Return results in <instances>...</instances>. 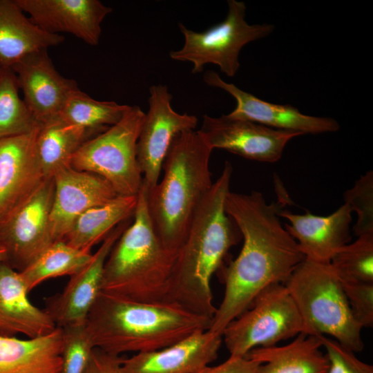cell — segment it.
<instances>
[{
	"instance_id": "6da1fadb",
	"label": "cell",
	"mask_w": 373,
	"mask_h": 373,
	"mask_svg": "<svg viewBox=\"0 0 373 373\" xmlns=\"http://www.w3.org/2000/svg\"><path fill=\"white\" fill-rule=\"evenodd\" d=\"M279 202L268 203L256 191H229L225 210L238 228L243 245L224 271V292L209 330L222 334L227 325L250 307L256 297L274 284H285L305 259L282 225Z\"/></svg>"
},
{
	"instance_id": "7a4b0ae2",
	"label": "cell",
	"mask_w": 373,
	"mask_h": 373,
	"mask_svg": "<svg viewBox=\"0 0 373 373\" xmlns=\"http://www.w3.org/2000/svg\"><path fill=\"white\" fill-rule=\"evenodd\" d=\"M227 161L198 207L172 267L166 300L213 318L211 280L229 249L242 237L225 210L232 175Z\"/></svg>"
},
{
	"instance_id": "3957f363",
	"label": "cell",
	"mask_w": 373,
	"mask_h": 373,
	"mask_svg": "<svg viewBox=\"0 0 373 373\" xmlns=\"http://www.w3.org/2000/svg\"><path fill=\"white\" fill-rule=\"evenodd\" d=\"M211 320L172 301L140 302L101 291L86 324L95 347L120 356L162 349L209 329Z\"/></svg>"
},
{
	"instance_id": "277c9868",
	"label": "cell",
	"mask_w": 373,
	"mask_h": 373,
	"mask_svg": "<svg viewBox=\"0 0 373 373\" xmlns=\"http://www.w3.org/2000/svg\"><path fill=\"white\" fill-rule=\"evenodd\" d=\"M212 151L199 130L180 133L163 162L162 179L146 190L154 231L164 248L175 256L198 207L212 186Z\"/></svg>"
},
{
	"instance_id": "5b68a950",
	"label": "cell",
	"mask_w": 373,
	"mask_h": 373,
	"mask_svg": "<svg viewBox=\"0 0 373 373\" xmlns=\"http://www.w3.org/2000/svg\"><path fill=\"white\" fill-rule=\"evenodd\" d=\"M142 180L133 222L112 247L104 265L102 291L140 302L166 300L175 256L158 239L149 214Z\"/></svg>"
},
{
	"instance_id": "8992f818",
	"label": "cell",
	"mask_w": 373,
	"mask_h": 373,
	"mask_svg": "<svg viewBox=\"0 0 373 373\" xmlns=\"http://www.w3.org/2000/svg\"><path fill=\"white\" fill-rule=\"evenodd\" d=\"M284 285L299 312L305 334L328 336L354 353L363 350V328L330 263L305 258Z\"/></svg>"
},
{
	"instance_id": "52a82bcc",
	"label": "cell",
	"mask_w": 373,
	"mask_h": 373,
	"mask_svg": "<svg viewBox=\"0 0 373 373\" xmlns=\"http://www.w3.org/2000/svg\"><path fill=\"white\" fill-rule=\"evenodd\" d=\"M144 115L140 106H131L117 123L82 143L71 166L103 178L118 195H137L143 177L137 142Z\"/></svg>"
},
{
	"instance_id": "ba28073f",
	"label": "cell",
	"mask_w": 373,
	"mask_h": 373,
	"mask_svg": "<svg viewBox=\"0 0 373 373\" xmlns=\"http://www.w3.org/2000/svg\"><path fill=\"white\" fill-rule=\"evenodd\" d=\"M227 3L224 20L204 31L195 32L179 23L184 42L180 49L170 51L171 59L191 63L193 74L202 73L207 64H211L217 65L227 76L233 77L240 68L239 55L243 46L268 36L274 26L250 25L245 21L244 2L229 0Z\"/></svg>"
},
{
	"instance_id": "9c48e42d",
	"label": "cell",
	"mask_w": 373,
	"mask_h": 373,
	"mask_svg": "<svg viewBox=\"0 0 373 373\" xmlns=\"http://www.w3.org/2000/svg\"><path fill=\"white\" fill-rule=\"evenodd\" d=\"M302 333L305 328L291 296L283 284H274L230 322L222 336L231 356H245L254 348L276 345Z\"/></svg>"
},
{
	"instance_id": "30bf717a",
	"label": "cell",
	"mask_w": 373,
	"mask_h": 373,
	"mask_svg": "<svg viewBox=\"0 0 373 373\" xmlns=\"http://www.w3.org/2000/svg\"><path fill=\"white\" fill-rule=\"evenodd\" d=\"M54 193L53 178H45L0 224V245L6 250V262L18 271L56 242L50 222Z\"/></svg>"
},
{
	"instance_id": "8fae6325",
	"label": "cell",
	"mask_w": 373,
	"mask_h": 373,
	"mask_svg": "<svg viewBox=\"0 0 373 373\" xmlns=\"http://www.w3.org/2000/svg\"><path fill=\"white\" fill-rule=\"evenodd\" d=\"M171 101L166 86L150 87L149 110L137 142V159L149 189L159 182L163 162L175 138L183 132L195 130L198 124L195 115L176 112Z\"/></svg>"
},
{
	"instance_id": "7c38bea8",
	"label": "cell",
	"mask_w": 373,
	"mask_h": 373,
	"mask_svg": "<svg viewBox=\"0 0 373 373\" xmlns=\"http://www.w3.org/2000/svg\"><path fill=\"white\" fill-rule=\"evenodd\" d=\"M199 131L209 146L262 162L278 161L285 146L299 132L281 130L228 115H204Z\"/></svg>"
},
{
	"instance_id": "4fadbf2b",
	"label": "cell",
	"mask_w": 373,
	"mask_h": 373,
	"mask_svg": "<svg viewBox=\"0 0 373 373\" xmlns=\"http://www.w3.org/2000/svg\"><path fill=\"white\" fill-rule=\"evenodd\" d=\"M11 68L23 99L39 124L57 117L70 95L79 90L75 80L56 70L47 50L26 55Z\"/></svg>"
},
{
	"instance_id": "5bb4252c",
	"label": "cell",
	"mask_w": 373,
	"mask_h": 373,
	"mask_svg": "<svg viewBox=\"0 0 373 373\" xmlns=\"http://www.w3.org/2000/svg\"><path fill=\"white\" fill-rule=\"evenodd\" d=\"M128 224L127 220L118 224L92 254L89 262L70 276L63 291L47 299L45 311L57 327L86 322L102 291L106 258Z\"/></svg>"
},
{
	"instance_id": "9a60e30c",
	"label": "cell",
	"mask_w": 373,
	"mask_h": 373,
	"mask_svg": "<svg viewBox=\"0 0 373 373\" xmlns=\"http://www.w3.org/2000/svg\"><path fill=\"white\" fill-rule=\"evenodd\" d=\"M52 178L55 193L50 222L55 241L63 240L84 212L118 195L103 178L71 165L59 169Z\"/></svg>"
},
{
	"instance_id": "2e32d148",
	"label": "cell",
	"mask_w": 373,
	"mask_h": 373,
	"mask_svg": "<svg viewBox=\"0 0 373 373\" xmlns=\"http://www.w3.org/2000/svg\"><path fill=\"white\" fill-rule=\"evenodd\" d=\"M39 125L29 133L0 139V224L47 178L35 152Z\"/></svg>"
},
{
	"instance_id": "e0dca14e",
	"label": "cell",
	"mask_w": 373,
	"mask_h": 373,
	"mask_svg": "<svg viewBox=\"0 0 373 373\" xmlns=\"http://www.w3.org/2000/svg\"><path fill=\"white\" fill-rule=\"evenodd\" d=\"M203 80L209 86L224 90L236 99L235 108L227 114L231 117L252 121L274 128L299 132L303 135L336 132L340 128L338 122L332 118L305 115L289 104L264 101L232 83L224 82L214 71H207Z\"/></svg>"
},
{
	"instance_id": "ac0fdd59",
	"label": "cell",
	"mask_w": 373,
	"mask_h": 373,
	"mask_svg": "<svg viewBox=\"0 0 373 373\" xmlns=\"http://www.w3.org/2000/svg\"><path fill=\"white\" fill-rule=\"evenodd\" d=\"M31 21L46 32L70 33L97 46L102 23L113 9L99 0H15Z\"/></svg>"
},
{
	"instance_id": "d6986e66",
	"label": "cell",
	"mask_w": 373,
	"mask_h": 373,
	"mask_svg": "<svg viewBox=\"0 0 373 373\" xmlns=\"http://www.w3.org/2000/svg\"><path fill=\"white\" fill-rule=\"evenodd\" d=\"M352 212L350 206L344 203L326 216L309 212L297 214L283 209L278 215L289 221L284 226L305 259L329 263L332 257L351 241Z\"/></svg>"
},
{
	"instance_id": "ffe728a7",
	"label": "cell",
	"mask_w": 373,
	"mask_h": 373,
	"mask_svg": "<svg viewBox=\"0 0 373 373\" xmlns=\"http://www.w3.org/2000/svg\"><path fill=\"white\" fill-rule=\"evenodd\" d=\"M221 334L198 332L160 350L135 354L122 359L125 373H196L215 361Z\"/></svg>"
},
{
	"instance_id": "44dd1931",
	"label": "cell",
	"mask_w": 373,
	"mask_h": 373,
	"mask_svg": "<svg viewBox=\"0 0 373 373\" xmlns=\"http://www.w3.org/2000/svg\"><path fill=\"white\" fill-rule=\"evenodd\" d=\"M20 272L0 263V336L28 338L46 335L57 327L45 310L34 305Z\"/></svg>"
},
{
	"instance_id": "7402d4cb",
	"label": "cell",
	"mask_w": 373,
	"mask_h": 373,
	"mask_svg": "<svg viewBox=\"0 0 373 373\" xmlns=\"http://www.w3.org/2000/svg\"><path fill=\"white\" fill-rule=\"evenodd\" d=\"M64 40L34 23L15 0H0V67L11 68L26 55Z\"/></svg>"
},
{
	"instance_id": "603a6c76",
	"label": "cell",
	"mask_w": 373,
	"mask_h": 373,
	"mask_svg": "<svg viewBox=\"0 0 373 373\" xmlns=\"http://www.w3.org/2000/svg\"><path fill=\"white\" fill-rule=\"evenodd\" d=\"M61 329L27 339L0 336V373H61Z\"/></svg>"
},
{
	"instance_id": "cb8c5ba5",
	"label": "cell",
	"mask_w": 373,
	"mask_h": 373,
	"mask_svg": "<svg viewBox=\"0 0 373 373\" xmlns=\"http://www.w3.org/2000/svg\"><path fill=\"white\" fill-rule=\"evenodd\" d=\"M322 347L319 336L302 333L287 345L256 347L245 356L260 363L258 373H328Z\"/></svg>"
},
{
	"instance_id": "d4e9b609",
	"label": "cell",
	"mask_w": 373,
	"mask_h": 373,
	"mask_svg": "<svg viewBox=\"0 0 373 373\" xmlns=\"http://www.w3.org/2000/svg\"><path fill=\"white\" fill-rule=\"evenodd\" d=\"M137 195H117L110 202L81 214L64 238L68 245L86 251L103 241L120 223L134 214Z\"/></svg>"
},
{
	"instance_id": "484cf974",
	"label": "cell",
	"mask_w": 373,
	"mask_h": 373,
	"mask_svg": "<svg viewBox=\"0 0 373 373\" xmlns=\"http://www.w3.org/2000/svg\"><path fill=\"white\" fill-rule=\"evenodd\" d=\"M91 137L85 130L68 125L59 117L39 124L35 152L45 178H52L57 171L70 165L75 153Z\"/></svg>"
},
{
	"instance_id": "4316f807",
	"label": "cell",
	"mask_w": 373,
	"mask_h": 373,
	"mask_svg": "<svg viewBox=\"0 0 373 373\" xmlns=\"http://www.w3.org/2000/svg\"><path fill=\"white\" fill-rule=\"evenodd\" d=\"M130 106L95 99L79 89L70 95L57 117L95 136L117 123Z\"/></svg>"
},
{
	"instance_id": "83f0119b",
	"label": "cell",
	"mask_w": 373,
	"mask_h": 373,
	"mask_svg": "<svg viewBox=\"0 0 373 373\" xmlns=\"http://www.w3.org/2000/svg\"><path fill=\"white\" fill-rule=\"evenodd\" d=\"M92 254L58 240L19 272L30 292L46 280L75 274L89 262Z\"/></svg>"
},
{
	"instance_id": "f1b7e54d",
	"label": "cell",
	"mask_w": 373,
	"mask_h": 373,
	"mask_svg": "<svg viewBox=\"0 0 373 373\" xmlns=\"http://www.w3.org/2000/svg\"><path fill=\"white\" fill-rule=\"evenodd\" d=\"M11 68L0 67V139L29 133L39 124L19 95Z\"/></svg>"
},
{
	"instance_id": "f546056e",
	"label": "cell",
	"mask_w": 373,
	"mask_h": 373,
	"mask_svg": "<svg viewBox=\"0 0 373 373\" xmlns=\"http://www.w3.org/2000/svg\"><path fill=\"white\" fill-rule=\"evenodd\" d=\"M330 265L343 283H373V233L363 234L343 247Z\"/></svg>"
},
{
	"instance_id": "4dcf8cb0",
	"label": "cell",
	"mask_w": 373,
	"mask_h": 373,
	"mask_svg": "<svg viewBox=\"0 0 373 373\" xmlns=\"http://www.w3.org/2000/svg\"><path fill=\"white\" fill-rule=\"evenodd\" d=\"M61 329V373H84L95 348L86 322Z\"/></svg>"
},
{
	"instance_id": "1f68e13d",
	"label": "cell",
	"mask_w": 373,
	"mask_h": 373,
	"mask_svg": "<svg viewBox=\"0 0 373 373\" xmlns=\"http://www.w3.org/2000/svg\"><path fill=\"white\" fill-rule=\"evenodd\" d=\"M345 203L357 215L353 227L356 236L373 233V172L368 171L344 193Z\"/></svg>"
},
{
	"instance_id": "d6a6232c",
	"label": "cell",
	"mask_w": 373,
	"mask_h": 373,
	"mask_svg": "<svg viewBox=\"0 0 373 373\" xmlns=\"http://www.w3.org/2000/svg\"><path fill=\"white\" fill-rule=\"evenodd\" d=\"M319 338L329 361L328 373H373V365L361 361L354 352L332 338Z\"/></svg>"
},
{
	"instance_id": "836d02e7",
	"label": "cell",
	"mask_w": 373,
	"mask_h": 373,
	"mask_svg": "<svg viewBox=\"0 0 373 373\" xmlns=\"http://www.w3.org/2000/svg\"><path fill=\"white\" fill-rule=\"evenodd\" d=\"M343 287L356 321L362 328L372 327L373 283H343Z\"/></svg>"
},
{
	"instance_id": "e575fe53",
	"label": "cell",
	"mask_w": 373,
	"mask_h": 373,
	"mask_svg": "<svg viewBox=\"0 0 373 373\" xmlns=\"http://www.w3.org/2000/svg\"><path fill=\"white\" fill-rule=\"evenodd\" d=\"M120 356L108 354L95 347L90 354L84 373H125Z\"/></svg>"
},
{
	"instance_id": "d590c367",
	"label": "cell",
	"mask_w": 373,
	"mask_h": 373,
	"mask_svg": "<svg viewBox=\"0 0 373 373\" xmlns=\"http://www.w3.org/2000/svg\"><path fill=\"white\" fill-rule=\"evenodd\" d=\"M260 363L246 356H229L223 363L206 366L196 373H258Z\"/></svg>"
},
{
	"instance_id": "8d00e7d4",
	"label": "cell",
	"mask_w": 373,
	"mask_h": 373,
	"mask_svg": "<svg viewBox=\"0 0 373 373\" xmlns=\"http://www.w3.org/2000/svg\"><path fill=\"white\" fill-rule=\"evenodd\" d=\"M6 250L1 245H0V263L2 262H6Z\"/></svg>"
}]
</instances>
